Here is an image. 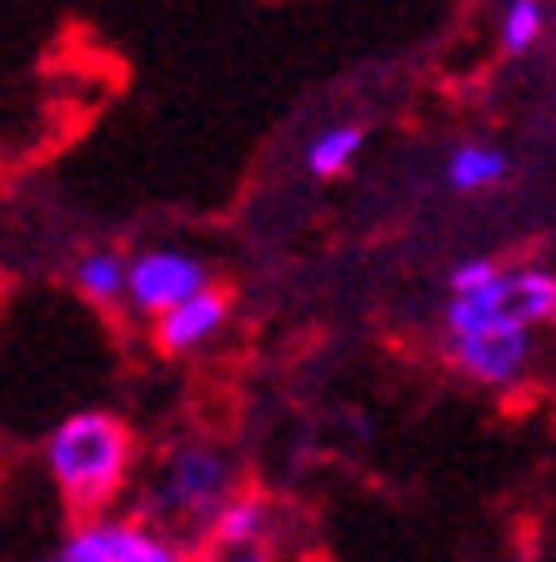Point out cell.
<instances>
[{
  "label": "cell",
  "mask_w": 556,
  "mask_h": 562,
  "mask_svg": "<svg viewBox=\"0 0 556 562\" xmlns=\"http://www.w3.org/2000/svg\"><path fill=\"white\" fill-rule=\"evenodd\" d=\"M136 468V432L131 422L105 407L70 412L46 437V472L60 503L76 517H105Z\"/></svg>",
  "instance_id": "obj_1"
},
{
  "label": "cell",
  "mask_w": 556,
  "mask_h": 562,
  "mask_svg": "<svg viewBox=\"0 0 556 562\" xmlns=\"http://www.w3.org/2000/svg\"><path fill=\"white\" fill-rule=\"evenodd\" d=\"M231 492H236L231 452L216 442H201V437H185L156 468L151 492H146V517L171 527H206Z\"/></svg>",
  "instance_id": "obj_2"
},
{
  "label": "cell",
  "mask_w": 556,
  "mask_h": 562,
  "mask_svg": "<svg viewBox=\"0 0 556 562\" xmlns=\"http://www.w3.org/2000/svg\"><path fill=\"white\" fill-rule=\"evenodd\" d=\"M532 327H517V322H476V327L446 331V362L487 392H511L532 372Z\"/></svg>",
  "instance_id": "obj_3"
},
{
  "label": "cell",
  "mask_w": 556,
  "mask_h": 562,
  "mask_svg": "<svg viewBox=\"0 0 556 562\" xmlns=\"http://www.w3.org/2000/svg\"><path fill=\"white\" fill-rule=\"evenodd\" d=\"M216 286L211 267L196 251H181V246H146L136 257H126V302L136 316L156 322L161 312H171L175 302Z\"/></svg>",
  "instance_id": "obj_4"
},
{
  "label": "cell",
  "mask_w": 556,
  "mask_h": 562,
  "mask_svg": "<svg viewBox=\"0 0 556 562\" xmlns=\"http://www.w3.org/2000/svg\"><path fill=\"white\" fill-rule=\"evenodd\" d=\"M231 292H220V286H206V292L185 296V302H175L171 312H161L151 322V341L161 357H191V351L211 347V341L220 337V331L231 327Z\"/></svg>",
  "instance_id": "obj_5"
},
{
  "label": "cell",
  "mask_w": 556,
  "mask_h": 562,
  "mask_svg": "<svg viewBox=\"0 0 556 562\" xmlns=\"http://www.w3.org/2000/svg\"><path fill=\"white\" fill-rule=\"evenodd\" d=\"M271 522H276V513H271V503L261 492H231V497L216 507V517L206 522V542H211V552L266 548Z\"/></svg>",
  "instance_id": "obj_6"
},
{
  "label": "cell",
  "mask_w": 556,
  "mask_h": 562,
  "mask_svg": "<svg viewBox=\"0 0 556 562\" xmlns=\"http://www.w3.org/2000/svg\"><path fill=\"white\" fill-rule=\"evenodd\" d=\"M511 181V156L491 140H462L446 156V187L462 191V196H481V191H497Z\"/></svg>",
  "instance_id": "obj_7"
},
{
  "label": "cell",
  "mask_w": 556,
  "mask_h": 562,
  "mask_svg": "<svg viewBox=\"0 0 556 562\" xmlns=\"http://www.w3.org/2000/svg\"><path fill=\"white\" fill-rule=\"evenodd\" d=\"M70 281H76V292L91 306L111 312V306L126 302V251H121V246H91V251L76 257Z\"/></svg>",
  "instance_id": "obj_8"
},
{
  "label": "cell",
  "mask_w": 556,
  "mask_h": 562,
  "mask_svg": "<svg viewBox=\"0 0 556 562\" xmlns=\"http://www.w3.org/2000/svg\"><path fill=\"white\" fill-rule=\"evenodd\" d=\"M507 306L522 327H546L556 316V277L542 261H517L507 267Z\"/></svg>",
  "instance_id": "obj_9"
},
{
  "label": "cell",
  "mask_w": 556,
  "mask_h": 562,
  "mask_svg": "<svg viewBox=\"0 0 556 562\" xmlns=\"http://www.w3.org/2000/svg\"><path fill=\"white\" fill-rule=\"evenodd\" d=\"M361 146H366V126H361V121H337V126H326L321 136L306 146L302 166L316 181H337V176H347L351 166H356Z\"/></svg>",
  "instance_id": "obj_10"
},
{
  "label": "cell",
  "mask_w": 556,
  "mask_h": 562,
  "mask_svg": "<svg viewBox=\"0 0 556 562\" xmlns=\"http://www.w3.org/2000/svg\"><path fill=\"white\" fill-rule=\"evenodd\" d=\"M546 21H552V15H546V0H507L501 15H497L501 56H511V60L536 56L542 41H546Z\"/></svg>",
  "instance_id": "obj_11"
},
{
  "label": "cell",
  "mask_w": 556,
  "mask_h": 562,
  "mask_svg": "<svg viewBox=\"0 0 556 562\" xmlns=\"http://www.w3.org/2000/svg\"><path fill=\"white\" fill-rule=\"evenodd\" d=\"M121 542H126L121 517H86L81 527H70L66 542L46 562H121Z\"/></svg>",
  "instance_id": "obj_12"
},
{
  "label": "cell",
  "mask_w": 556,
  "mask_h": 562,
  "mask_svg": "<svg viewBox=\"0 0 556 562\" xmlns=\"http://www.w3.org/2000/svg\"><path fill=\"white\" fill-rule=\"evenodd\" d=\"M121 562H196L191 548L171 532L151 522H126V542H121Z\"/></svg>",
  "instance_id": "obj_13"
},
{
  "label": "cell",
  "mask_w": 556,
  "mask_h": 562,
  "mask_svg": "<svg viewBox=\"0 0 556 562\" xmlns=\"http://www.w3.org/2000/svg\"><path fill=\"white\" fill-rule=\"evenodd\" d=\"M211 562H276L266 548H251V552H216Z\"/></svg>",
  "instance_id": "obj_14"
}]
</instances>
